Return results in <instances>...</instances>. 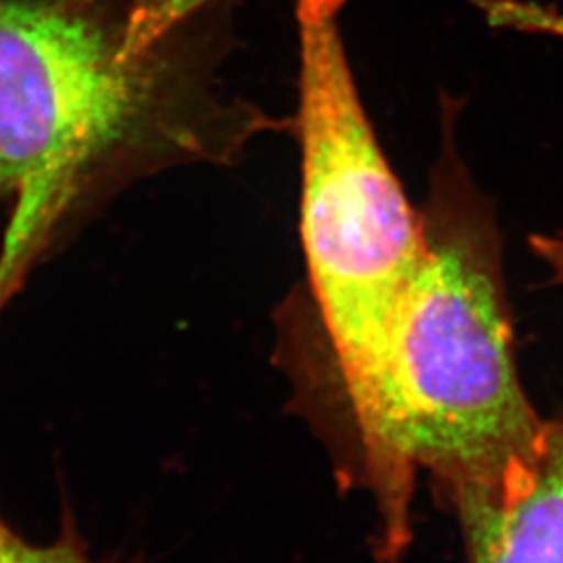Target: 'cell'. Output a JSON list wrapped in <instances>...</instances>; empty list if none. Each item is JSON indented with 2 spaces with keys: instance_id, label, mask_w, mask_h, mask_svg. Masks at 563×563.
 I'll list each match as a JSON object with an SVG mask.
<instances>
[{
  "instance_id": "obj_2",
  "label": "cell",
  "mask_w": 563,
  "mask_h": 563,
  "mask_svg": "<svg viewBox=\"0 0 563 563\" xmlns=\"http://www.w3.org/2000/svg\"><path fill=\"white\" fill-rule=\"evenodd\" d=\"M443 97V144L422 205L423 257L393 323L386 393L393 444L426 470L453 514L522 495L547 420L523 390L493 201L455 142Z\"/></svg>"
},
{
  "instance_id": "obj_6",
  "label": "cell",
  "mask_w": 563,
  "mask_h": 563,
  "mask_svg": "<svg viewBox=\"0 0 563 563\" xmlns=\"http://www.w3.org/2000/svg\"><path fill=\"white\" fill-rule=\"evenodd\" d=\"M530 249L549 269L553 284L563 286V236H530Z\"/></svg>"
},
{
  "instance_id": "obj_3",
  "label": "cell",
  "mask_w": 563,
  "mask_h": 563,
  "mask_svg": "<svg viewBox=\"0 0 563 563\" xmlns=\"http://www.w3.org/2000/svg\"><path fill=\"white\" fill-rule=\"evenodd\" d=\"M346 0H295L299 25L301 242L330 378L349 420L357 478L378 509L411 501L416 476L390 434L386 355L423 257L416 209L365 113L342 41Z\"/></svg>"
},
{
  "instance_id": "obj_5",
  "label": "cell",
  "mask_w": 563,
  "mask_h": 563,
  "mask_svg": "<svg viewBox=\"0 0 563 563\" xmlns=\"http://www.w3.org/2000/svg\"><path fill=\"white\" fill-rule=\"evenodd\" d=\"M0 563H101L67 534L53 544L25 541L0 518Z\"/></svg>"
},
{
  "instance_id": "obj_4",
  "label": "cell",
  "mask_w": 563,
  "mask_h": 563,
  "mask_svg": "<svg viewBox=\"0 0 563 563\" xmlns=\"http://www.w3.org/2000/svg\"><path fill=\"white\" fill-rule=\"evenodd\" d=\"M465 563H563V416L547 420L522 495L455 516Z\"/></svg>"
},
{
  "instance_id": "obj_1",
  "label": "cell",
  "mask_w": 563,
  "mask_h": 563,
  "mask_svg": "<svg viewBox=\"0 0 563 563\" xmlns=\"http://www.w3.org/2000/svg\"><path fill=\"white\" fill-rule=\"evenodd\" d=\"M230 0H0L4 267L123 186L230 163L278 125L218 88Z\"/></svg>"
}]
</instances>
